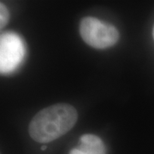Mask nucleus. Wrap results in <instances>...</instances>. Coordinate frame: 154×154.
I'll use <instances>...</instances> for the list:
<instances>
[{
	"instance_id": "7",
	"label": "nucleus",
	"mask_w": 154,
	"mask_h": 154,
	"mask_svg": "<svg viewBox=\"0 0 154 154\" xmlns=\"http://www.w3.org/2000/svg\"><path fill=\"white\" fill-rule=\"evenodd\" d=\"M152 35H153V39H154V27H153V31H152Z\"/></svg>"
},
{
	"instance_id": "4",
	"label": "nucleus",
	"mask_w": 154,
	"mask_h": 154,
	"mask_svg": "<svg viewBox=\"0 0 154 154\" xmlns=\"http://www.w3.org/2000/svg\"><path fill=\"white\" fill-rule=\"evenodd\" d=\"M80 146L72 149L69 154H106L103 140L95 134H83L80 138Z\"/></svg>"
},
{
	"instance_id": "3",
	"label": "nucleus",
	"mask_w": 154,
	"mask_h": 154,
	"mask_svg": "<svg viewBox=\"0 0 154 154\" xmlns=\"http://www.w3.org/2000/svg\"><path fill=\"white\" fill-rule=\"evenodd\" d=\"M25 48L22 38L14 33H5L0 38L1 73L6 74L14 70L24 57Z\"/></svg>"
},
{
	"instance_id": "1",
	"label": "nucleus",
	"mask_w": 154,
	"mask_h": 154,
	"mask_svg": "<svg viewBox=\"0 0 154 154\" xmlns=\"http://www.w3.org/2000/svg\"><path fill=\"white\" fill-rule=\"evenodd\" d=\"M78 120L75 108L69 104H56L38 111L30 122L28 132L38 143L53 141L71 130Z\"/></svg>"
},
{
	"instance_id": "5",
	"label": "nucleus",
	"mask_w": 154,
	"mask_h": 154,
	"mask_svg": "<svg viewBox=\"0 0 154 154\" xmlns=\"http://www.w3.org/2000/svg\"><path fill=\"white\" fill-rule=\"evenodd\" d=\"M10 20V13L5 5L3 3L0 4V28H3L5 27Z\"/></svg>"
},
{
	"instance_id": "6",
	"label": "nucleus",
	"mask_w": 154,
	"mask_h": 154,
	"mask_svg": "<svg viewBox=\"0 0 154 154\" xmlns=\"http://www.w3.org/2000/svg\"><path fill=\"white\" fill-rule=\"evenodd\" d=\"M45 149H46V147H45V146H43V147L41 148V150H45Z\"/></svg>"
},
{
	"instance_id": "2",
	"label": "nucleus",
	"mask_w": 154,
	"mask_h": 154,
	"mask_svg": "<svg viewBox=\"0 0 154 154\" xmlns=\"http://www.w3.org/2000/svg\"><path fill=\"white\" fill-rule=\"evenodd\" d=\"M80 34L85 43L95 49L111 47L119 39V32L115 26L91 17L82 19Z\"/></svg>"
}]
</instances>
